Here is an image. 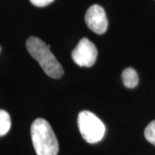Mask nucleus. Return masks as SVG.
Returning <instances> with one entry per match:
<instances>
[{"label":"nucleus","instance_id":"f257e3e1","mask_svg":"<svg viewBox=\"0 0 155 155\" xmlns=\"http://www.w3.org/2000/svg\"><path fill=\"white\" fill-rule=\"evenodd\" d=\"M26 48L48 76L53 78L62 77L64 73L63 67L50 51V46H48L41 39L31 36L26 41Z\"/></svg>","mask_w":155,"mask_h":155},{"label":"nucleus","instance_id":"f03ea898","mask_svg":"<svg viewBox=\"0 0 155 155\" xmlns=\"http://www.w3.org/2000/svg\"><path fill=\"white\" fill-rule=\"evenodd\" d=\"M33 147L37 155H57L59 143L55 134L48 121L35 119L30 128Z\"/></svg>","mask_w":155,"mask_h":155},{"label":"nucleus","instance_id":"7ed1b4c3","mask_svg":"<svg viewBox=\"0 0 155 155\" xmlns=\"http://www.w3.org/2000/svg\"><path fill=\"white\" fill-rule=\"evenodd\" d=\"M78 126L84 140L90 144L99 142L105 134L104 122L91 111L84 110L78 114Z\"/></svg>","mask_w":155,"mask_h":155},{"label":"nucleus","instance_id":"20e7f679","mask_svg":"<svg viewBox=\"0 0 155 155\" xmlns=\"http://www.w3.org/2000/svg\"><path fill=\"white\" fill-rule=\"evenodd\" d=\"M72 58L78 66L91 67L95 64L97 58V49L89 39L82 38L76 48L72 50Z\"/></svg>","mask_w":155,"mask_h":155},{"label":"nucleus","instance_id":"39448f33","mask_svg":"<svg viewBox=\"0 0 155 155\" xmlns=\"http://www.w3.org/2000/svg\"><path fill=\"white\" fill-rule=\"evenodd\" d=\"M88 28L94 33L104 34L108 28V19L102 6L93 5L89 8L84 17Z\"/></svg>","mask_w":155,"mask_h":155},{"label":"nucleus","instance_id":"423d86ee","mask_svg":"<svg viewBox=\"0 0 155 155\" xmlns=\"http://www.w3.org/2000/svg\"><path fill=\"white\" fill-rule=\"evenodd\" d=\"M123 84L129 89H133L137 86L139 83V78L137 72L131 67L126 68L122 73Z\"/></svg>","mask_w":155,"mask_h":155},{"label":"nucleus","instance_id":"0eeeda50","mask_svg":"<svg viewBox=\"0 0 155 155\" xmlns=\"http://www.w3.org/2000/svg\"><path fill=\"white\" fill-rule=\"evenodd\" d=\"M11 116L7 111L0 110V137L5 135L11 129Z\"/></svg>","mask_w":155,"mask_h":155},{"label":"nucleus","instance_id":"6e6552de","mask_svg":"<svg viewBox=\"0 0 155 155\" xmlns=\"http://www.w3.org/2000/svg\"><path fill=\"white\" fill-rule=\"evenodd\" d=\"M144 134L147 140L155 146V120L147 126L145 128Z\"/></svg>","mask_w":155,"mask_h":155},{"label":"nucleus","instance_id":"1a4fd4ad","mask_svg":"<svg viewBox=\"0 0 155 155\" xmlns=\"http://www.w3.org/2000/svg\"><path fill=\"white\" fill-rule=\"evenodd\" d=\"M31 4L37 7H45L53 3L54 0H29Z\"/></svg>","mask_w":155,"mask_h":155}]
</instances>
